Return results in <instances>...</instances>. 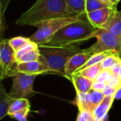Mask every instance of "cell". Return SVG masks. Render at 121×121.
I'll return each mask as SVG.
<instances>
[{"instance_id":"1","label":"cell","mask_w":121,"mask_h":121,"mask_svg":"<svg viewBox=\"0 0 121 121\" xmlns=\"http://www.w3.org/2000/svg\"><path fill=\"white\" fill-rule=\"evenodd\" d=\"M38 45L40 52L39 60L46 66L50 73L65 77V66L69 58L84 50L74 45H62L50 43Z\"/></svg>"},{"instance_id":"2","label":"cell","mask_w":121,"mask_h":121,"mask_svg":"<svg viewBox=\"0 0 121 121\" xmlns=\"http://www.w3.org/2000/svg\"><path fill=\"white\" fill-rule=\"evenodd\" d=\"M69 16L77 15L69 13L65 0H37L17 19L16 23L21 26H33L38 22Z\"/></svg>"},{"instance_id":"3","label":"cell","mask_w":121,"mask_h":121,"mask_svg":"<svg viewBox=\"0 0 121 121\" xmlns=\"http://www.w3.org/2000/svg\"><path fill=\"white\" fill-rule=\"evenodd\" d=\"M96 30L89 21L81 18L58 30L49 42L51 44L74 45L88 40L89 35Z\"/></svg>"},{"instance_id":"4","label":"cell","mask_w":121,"mask_h":121,"mask_svg":"<svg viewBox=\"0 0 121 121\" xmlns=\"http://www.w3.org/2000/svg\"><path fill=\"white\" fill-rule=\"evenodd\" d=\"M84 15H86V13L59 17L36 23L33 26L36 27L38 29L33 35L28 37V38L30 41L37 44L49 43L58 30L71 23L83 18Z\"/></svg>"},{"instance_id":"5","label":"cell","mask_w":121,"mask_h":121,"mask_svg":"<svg viewBox=\"0 0 121 121\" xmlns=\"http://www.w3.org/2000/svg\"><path fill=\"white\" fill-rule=\"evenodd\" d=\"M93 38L97 39L96 42L89 48L84 49L85 52L91 55L104 52H111L119 54L121 49V40L106 30L102 28H96L89 35L87 40Z\"/></svg>"},{"instance_id":"6","label":"cell","mask_w":121,"mask_h":121,"mask_svg":"<svg viewBox=\"0 0 121 121\" xmlns=\"http://www.w3.org/2000/svg\"><path fill=\"white\" fill-rule=\"evenodd\" d=\"M38 75L16 72L12 77V85L9 96L13 99H29L35 95L33 84Z\"/></svg>"},{"instance_id":"7","label":"cell","mask_w":121,"mask_h":121,"mask_svg":"<svg viewBox=\"0 0 121 121\" xmlns=\"http://www.w3.org/2000/svg\"><path fill=\"white\" fill-rule=\"evenodd\" d=\"M104 96L101 91L92 89L86 93H77L76 105L79 111H88L92 113Z\"/></svg>"},{"instance_id":"8","label":"cell","mask_w":121,"mask_h":121,"mask_svg":"<svg viewBox=\"0 0 121 121\" xmlns=\"http://www.w3.org/2000/svg\"><path fill=\"white\" fill-rule=\"evenodd\" d=\"M0 65L3 68L6 77H11L16 72L15 51L11 47L9 40L0 41Z\"/></svg>"},{"instance_id":"9","label":"cell","mask_w":121,"mask_h":121,"mask_svg":"<svg viewBox=\"0 0 121 121\" xmlns=\"http://www.w3.org/2000/svg\"><path fill=\"white\" fill-rule=\"evenodd\" d=\"M91 54L83 50L69 58L65 66V77L70 79L71 76L77 72L91 57Z\"/></svg>"},{"instance_id":"10","label":"cell","mask_w":121,"mask_h":121,"mask_svg":"<svg viewBox=\"0 0 121 121\" xmlns=\"http://www.w3.org/2000/svg\"><path fill=\"white\" fill-rule=\"evenodd\" d=\"M101 28L121 40V11L117 10V7H112L106 22Z\"/></svg>"},{"instance_id":"11","label":"cell","mask_w":121,"mask_h":121,"mask_svg":"<svg viewBox=\"0 0 121 121\" xmlns=\"http://www.w3.org/2000/svg\"><path fill=\"white\" fill-rule=\"evenodd\" d=\"M16 72H21L27 74H43L50 73L46 66L40 60L27 62H18L16 66Z\"/></svg>"},{"instance_id":"12","label":"cell","mask_w":121,"mask_h":121,"mask_svg":"<svg viewBox=\"0 0 121 121\" xmlns=\"http://www.w3.org/2000/svg\"><path fill=\"white\" fill-rule=\"evenodd\" d=\"M112 7H105L94 11L86 13V16L89 22L96 28H101V26L106 22L111 12Z\"/></svg>"},{"instance_id":"13","label":"cell","mask_w":121,"mask_h":121,"mask_svg":"<svg viewBox=\"0 0 121 121\" xmlns=\"http://www.w3.org/2000/svg\"><path fill=\"white\" fill-rule=\"evenodd\" d=\"M116 94H112L104 96L103 100L92 112L93 116L96 121H100L107 116V114L110 111L113 104V101L116 99Z\"/></svg>"},{"instance_id":"14","label":"cell","mask_w":121,"mask_h":121,"mask_svg":"<svg viewBox=\"0 0 121 121\" xmlns=\"http://www.w3.org/2000/svg\"><path fill=\"white\" fill-rule=\"evenodd\" d=\"M70 80L72 81L77 93H86L91 89L93 81L78 73L73 74L70 77Z\"/></svg>"},{"instance_id":"15","label":"cell","mask_w":121,"mask_h":121,"mask_svg":"<svg viewBox=\"0 0 121 121\" xmlns=\"http://www.w3.org/2000/svg\"><path fill=\"white\" fill-rule=\"evenodd\" d=\"M13 100L0 82V121L8 115L9 108Z\"/></svg>"},{"instance_id":"16","label":"cell","mask_w":121,"mask_h":121,"mask_svg":"<svg viewBox=\"0 0 121 121\" xmlns=\"http://www.w3.org/2000/svg\"><path fill=\"white\" fill-rule=\"evenodd\" d=\"M65 2L69 14L79 15L86 13L85 0H65Z\"/></svg>"},{"instance_id":"17","label":"cell","mask_w":121,"mask_h":121,"mask_svg":"<svg viewBox=\"0 0 121 121\" xmlns=\"http://www.w3.org/2000/svg\"><path fill=\"white\" fill-rule=\"evenodd\" d=\"M102 70L101 67V65L100 63L96 64V65H94L91 66H89L88 67H86L82 70H79L75 73H78L81 75H82L83 77L91 80V81H94L97 76L99 75V74L100 73V72Z\"/></svg>"},{"instance_id":"18","label":"cell","mask_w":121,"mask_h":121,"mask_svg":"<svg viewBox=\"0 0 121 121\" xmlns=\"http://www.w3.org/2000/svg\"><path fill=\"white\" fill-rule=\"evenodd\" d=\"M28 108H30V104L28 99H14L9 108L8 116H10L11 114H13L17 111H20L24 110Z\"/></svg>"},{"instance_id":"19","label":"cell","mask_w":121,"mask_h":121,"mask_svg":"<svg viewBox=\"0 0 121 121\" xmlns=\"http://www.w3.org/2000/svg\"><path fill=\"white\" fill-rule=\"evenodd\" d=\"M120 60L121 59L119 57V54L116 52H111L100 63L101 67L102 69H110Z\"/></svg>"},{"instance_id":"20","label":"cell","mask_w":121,"mask_h":121,"mask_svg":"<svg viewBox=\"0 0 121 121\" xmlns=\"http://www.w3.org/2000/svg\"><path fill=\"white\" fill-rule=\"evenodd\" d=\"M111 52H99V53H94L91 55V57L89 59V60L78 70H82L86 67H88L89 66H91V65H96V64H99V63H101L104 59L105 57L108 55L110 54ZM77 71V72H78Z\"/></svg>"},{"instance_id":"21","label":"cell","mask_w":121,"mask_h":121,"mask_svg":"<svg viewBox=\"0 0 121 121\" xmlns=\"http://www.w3.org/2000/svg\"><path fill=\"white\" fill-rule=\"evenodd\" d=\"M86 13L94 11L105 7H111L107 4L101 1V0H85Z\"/></svg>"},{"instance_id":"22","label":"cell","mask_w":121,"mask_h":121,"mask_svg":"<svg viewBox=\"0 0 121 121\" xmlns=\"http://www.w3.org/2000/svg\"><path fill=\"white\" fill-rule=\"evenodd\" d=\"M30 41V40H29L28 38H25L23 36H18L9 40V43L11 47L13 49L15 52L21 49L22 47H23L25 45L28 43Z\"/></svg>"},{"instance_id":"23","label":"cell","mask_w":121,"mask_h":121,"mask_svg":"<svg viewBox=\"0 0 121 121\" xmlns=\"http://www.w3.org/2000/svg\"><path fill=\"white\" fill-rule=\"evenodd\" d=\"M39 58H40V52H39V50H38V48L36 50L29 51V52L25 53L24 55H23L16 61V63H18V62H27L39 60Z\"/></svg>"},{"instance_id":"24","label":"cell","mask_w":121,"mask_h":121,"mask_svg":"<svg viewBox=\"0 0 121 121\" xmlns=\"http://www.w3.org/2000/svg\"><path fill=\"white\" fill-rule=\"evenodd\" d=\"M38 48V45L34 42L30 41L28 43H27L26 45H25L23 47H22L21 49H19L18 50H17L16 52H15V58H16V62L25 53L33 50H36Z\"/></svg>"},{"instance_id":"25","label":"cell","mask_w":121,"mask_h":121,"mask_svg":"<svg viewBox=\"0 0 121 121\" xmlns=\"http://www.w3.org/2000/svg\"><path fill=\"white\" fill-rule=\"evenodd\" d=\"M107 116L104 118L98 121H106ZM76 121H96L93 116L92 113L88 111H79L78 116Z\"/></svg>"},{"instance_id":"26","label":"cell","mask_w":121,"mask_h":121,"mask_svg":"<svg viewBox=\"0 0 121 121\" xmlns=\"http://www.w3.org/2000/svg\"><path fill=\"white\" fill-rule=\"evenodd\" d=\"M30 111V108H26L24 110L17 111L10 116V117L14 118L17 121H27L28 116L29 115V113Z\"/></svg>"},{"instance_id":"27","label":"cell","mask_w":121,"mask_h":121,"mask_svg":"<svg viewBox=\"0 0 121 121\" xmlns=\"http://www.w3.org/2000/svg\"><path fill=\"white\" fill-rule=\"evenodd\" d=\"M120 90L118 88L115 87V86H110V85H106V87L102 91V92L104 93V94L105 96H109V95H112V94H117V93Z\"/></svg>"},{"instance_id":"28","label":"cell","mask_w":121,"mask_h":121,"mask_svg":"<svg viewBox=\"0 0 121 121\" xmlns=\"http://www.w3.org/2000/svg\"><path fill=\"white\" fill-rule=\"evenodd\" d=\"M106 84L105 82H96L94 81L93 82V84H92V89L96 90V91H103L104 89L106 87Z\"/></svg>"},{"instance_id":"29","label":"cell","mask_w":121,"mask_h":121,"mask_svg":"<svg viewBox=\"0 0 121 121\" xmlns=\"http://www.w3.org/2000/svg\"><path fill=\"white\" fill-rule=\"evenodd\" d=\"M110 70L113 74L116 75L118 77V74L120 73V71L121 70V60H120L118 62H116L110 69Z\"/></svg>"},{"instance_id":"30","label":"cell","mask_w":121,"mask_h":121,"mask_svg":"<svg viewBox=\"0 0 121 121\" xmlns=\"http://www.w3.org/2000/svg\"><path fill=\"white\" fill-rule=\"evenodd\" d=\"M4 15L1 11V6L0 3V38H2L4 35Z\"/></svg>"},{"instance_id":"31","label":"cell","mask_w":121,"mask_h":121,"mask_svg":"<svg viewBox=\"0 0 121 121\" xmlns=\"http://www.w3.org/2000/svg\"><path fill=\"white\" fill-rule=\"evenodd\" d=\"M11 0H0V3H1V11H2V14L4 16V13L10 3Z\"/></svg>"},{"instance_id":"32","label":"cell","mask_w":121,"mask_h":121,"mask_svg":"<svg viewBox=\"0 0 121 121\" xmlns=\"http://www.w3.org/2000/svg\"><path fill=\"white\" fill-rule=\"evenodd\" d=\"M6 78V75H5V73H4V71L3 69V68L1 67V66L0 65V82L4 79Z\"/></svg>"},{"instance_id":"33","label":"cell","mask_w":121,"mask_h":121,"mask_svg":"<svg viewBox=\"0 0 121 121\" xmlns=\"http://www.w3.org/2000/svg\"><path fill=\"white\" fill-rule=\"evenodd\" d=\"M121 0H109V4L111 7H116L117 4Z\"/></svg>"},{"instance_id":"34","label":"cell","mask_w":121,"mask_h":121,"mask_svg":"<svg viewBox=\"0 0 121 121\" xmlns=\"http://www.w3.org/2000/svg\"><path fill=\"white\" fill-rule=\"evenodd\" d=\"M101 1H103V2H104V3H106V4H107L108 5H109L110 6H111V5H110V4H109V0H101Z\"/></svg>"},{"instance_id":"35","label":"cell","mask_w":121,"mask_h":121,"mask_svg":"<svg viewBox=\"0 0 121 121\" xmlns=\"http://www.w3.org/2000/svg\"><path fill=\"white\" fill-rule=\"evenodd\" d=\"M118 79H119V81H120V83H121V70L120 71V73L118 74Z\"/></svg>"},{"instance_id":"36","label":"cell","mask_w":121,"mask_h":121,"mask_svg":"<svg viewBox=\"0 0 121 121\" xmlns=\"http://www.w3.org/2000/svg\"><path fill=\"white\" fill-rule=\"evenodd\" d=\"M119 57H120V58L121 59V51H120V52H119Z\"/></svg>"}]
</instances>
